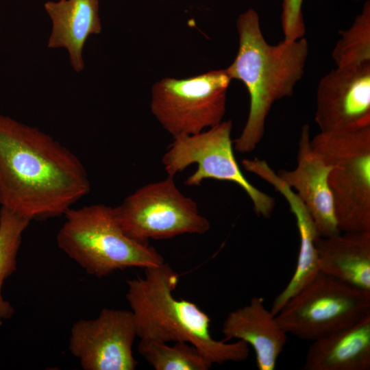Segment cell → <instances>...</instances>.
I'll return each mask as SVG.
<instances>
[{"label": "cell", "instance_id": "1", "mask_svg": "<svg viewBox=\"0 0 370 370\" xmlns=\"http://www.w3.org/2000/svg\"><path fill=\"white\" fill-rule=\"evenodd\" d=\"M90 191L79 158L51 136L0 114V205L42 220L64 215Z\"/></svg>", "mask_w": 370, "mask_h": 370}, {"label": "cell", "instance_id": "2", "mask_svg": "<svg viewBox=\"0 0 370 370\" xmlns=\"http://www.w3.org/2000/svg\"><path fill=\"white\" fill-rule=\"evenodd\" d=\"M236 28L238 51L225 69L231 79L244 84L249 95L247 121L239 136L233 141L235 150L245 153L254 151L262 139L273 104L293 95L304 75L309 47L305 38L283 40L275 45L269 44L254 9L238 16Z\"/></svg>", "mask_w": 370, "mask_h": 370}, {"label": "cell", "instance_id": "3", "mask_svg": "<svg viewBox=\"0 0 370 370\" xmlns=\"http://www.w3.org/2000/svg\"><path fill=\"white\" fill-rule=\"evenodd\" d=\"M178 275L166 262L144 269V275L127 280L125 295L140 340L184 341L194 345L213 364L241 362L249 354L242 341L214 338L210 318L196 304L177 299Z\"/></svg>", "mask_w": 370, "mask_h": 370}, {"label": "cell", "instance_id": "4", "mask_svg": "<svg viewBox=\"0 0 370 370\" xmlns=\"http://www.w3.org/2000/svg\"><path fill=\"white\" fill-rule=\"evenodd\" d=\"M64 216L57 245L89 275L103 278L128 268L144 270L164 262L154 247L123 232L113 207L96 204L71 208Z\"/></svg>", "mask_w": 370, "mask_h": 370}, {"label": "cell", "instance_id": "5", "mask_svg": "<svg viewBox=\"0 0 370 370\" xmlns=\"http://www.w3.org/2000/svg\"><path fill=\"white\" fill-rule=\"evenodd\" d=\"M310 144L330 166L328 184L339 230L370 231V126L320 132Z\"/></svg>", "mask_w": 370, "mask_h": 370}, {"label": "cell", "instance_id": "6", "mask_svg": "<svg viewBox=\"0 0 370 370\" xmlns=\"http://www.w3.org/2000/svg\"><path fill=\"white\" fill-rule=\"evenodd\" d=\"M370 316V291L319 272L275 314L286 334L314 341Z\"/></svg>", "mask_w": 370, "mask_h": 370}, {"label": "cell", "instance_id": "7", "mask_svg": "<svg viewBox=\"0 0 370 370\" xmlns=\"http://www.w3.org/2000/svg\"><path fill=\"white\" fill-rule=\"evenodd\" d=\"M113 208L123 232L144 245L150 239L204 234L210 227L195 201L178 189L173 176L143 186Z\"/></svg>", "mask_w": 370, "mask_h": 370}, {"label": "cell", "instance_id": "8", "mask_svg": "<svg viewBox=\"0 0 370 370\" xmlns=\"http://www.w3.org/2000/svg\"><path fill=\"white\" fill-rule=\"evenodd\" d=\"M232 130V121H222L206 131L173 138L162 158L164 170L174 177L197 164V170L184 182L186 186H199L206 179L234 182L248 195L256 214L268 219L273 212L275 199L244 176L234 154Z\"/></svg>", "mask_w": 370, "mask_h": 370}, {"label": "cell", "instance_id": "9", "mask_svg": "<svg viewBox=\"0 0 370 370\" xmlns=\"http://www.w3.org/2000/svg\"><path fill=\"white\" fill-rule=\"evenodd\" d=\"M231 80L226 69L163 78L152 86L151 112L173 138L199 133L222 121Z\"/></svg>", "mask_w": 370, "mask_h": 370}, {"label": "cell", "instance_id": "10", "mask_svg": "<svg viewBox=\"0 0 370 370\" xmlns=\"http://www.w3.org/2000/svg\"><path fill=\"white\" fill-rule=\"evenodd\" d=\"M137 337L131 310L104 308L96 318L73 324L69 348L84 370H134Z\"/></svg>", "mask_w": 370, "mask_h": 370}, {"label": "cell", "instance_id": "11", "mask_svg": "<svg viewBox=\"0 0 370 370\" xmlns=\"http://www.w3.org/2000/svg\"><path fill=\"white\" fill-rule=\"evenodd\" d=\"M314 121L320 132L370 126V63L336 68L321 78Z\"/></svg>", "mask_w": 370, "mask_h": 370}, {"label": "cell", "instance_id": "12", "mask_svg": "<svg viewBox=\"0 0 370 370\" xmlns=\"http://www.w3.org/2000/svg\"><path fill=\"white\" fill-rule=\"evenodd\" d=\"M298 147L296 167L280 169L277 173L303 201L320 237L338 234L328 184L330 166L312 148L308 124L301 127Z\"/></svg>", "mask_w": 370, "mask_h": 370}, {"label": "cell", "instance_id": "13", "mask_svg": "<svg viewBox=\"0 0 370 370\" xmlns=\"http://www.w3.org/2000/svg\"><path fill=\"white\" fill-rule=\"evenodd\" d=\"M250 173L269 183L287 201L294 214L299 236V248L293 275L274 299L271 312L277 314L284 305L319 273L315 243L319 237L314 221L297 194L275 173L268 163L256 158L249 164Z\"/></svg>", "mask_w": 370, "mask_h": 370}, {"label": "cell", "instance_id": "14", "mask_svg": "<svg viewBox=\"0 0 370 370\" xmlns=\"http://www.w3.org/2000/svg\"><path fill=\"white\" fill-rule=\"evenodd\" d=\"M222 333L225 341H242L253 348L258 370H274L287 341V334L260 297L230 312Z\"/></svg>", "mask_w": 370, "mask_h": 370}, {"label": "cell", "instance_id": "15", "mask_svg": "<svg viewBox=\"0 0 370 370\" xmlns=\"http://www.w3.org/2000/svg\"><path fill=\"white\" fill-rule=\"evenodd\" d=\"M315 247L319 272L370 291V231L319 236Z\"/></svg>", "mask_w": 370, "mask_h": 370}, {"label": "cell", "instance_id": "16", "mask_svg": "<svg viewBox=\"0 0 370 370\" xmlns=\"http://www.w3.org/2000/svg\"><path fill=\"white\" fill-rule=\"evenodd\" d=\"M44 8L52 22L49 48H66L73 69H84L82 50L88 37L101 32L99 0L47 1Z\"/></svg>", "mask_w": 370, "mask_h": 370}, {"label": "cell", "instance_id": "17", "mask_svg": "<svg viewBox=\"0 0 370 370\" xmlns=\"http://www.w3.org/2000/svg\"><path fill=\"white\" fill-rule=\"evenodd\" d=\"M304 370H369L370 316L309 346Z\"/></svg>", "mask_w": 370, "mask_h": 370}, {"label": "cell", "instance_id": "18", "mask_svg": "<svg viewBox=\"0 0 370 370\" xmlns=\"http://www.w3.org/2000/svg\"><path fill=\"white\" fill-rule=\"evenodd\" d=\"M138 352L156 370H208L212 364L192 344L140 340Z\"/></svg>", "mask_w": 370, "mask_h": 370}, {"label": "cell", "instance_id": "19", "mask_svg": "<svg viewBox=\"0 0 370 370\" xmlns=\"http://www.w3.org/2000/svg\"><path fill=\"white\" fill-rule=\"evenodd\" d=\"M30 221L11 210L0 208V321L10 319L14 309L4 299L2 287L4 281L16 269V257L24 232Z\"/></svg>", "mask_w": 370, "mask_h": 370}, {"label": "cell", "instance_id": "20", "mask_svg": "<svg viewBox=\"0 0 370 370\" xmlns=\"http://www.w3.org/2000/svg\"><path fill=\"white\" fill-rule=\"evenodd\" d=\"M332 57L336 68L358 67L370 63V2L367 1L361 12L349 28L341 31Z\"/></svg>", "mask_w": 370, "mask_h": 370}, {"label": "cell", "instance_id": "21", "mask_svg": "<svg viewBox=\"0 0 370 370\" xmlns=\"http://www.w3.org/2000/svg\"><path fill=\"white\" fill-rule=\"evenodd\" d=\"M302 3L303 0H283L281 23L285 40H298L305 34Z\"/></svg>", "mask_w": 370, "mask_h": 370}]
</instances>
